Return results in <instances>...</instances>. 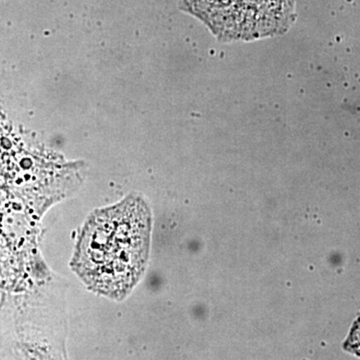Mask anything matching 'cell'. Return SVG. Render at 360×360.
<instances>
[{
    "instance_id": "obj_2",
    "label": "cell",
    "mask_w": 360,
    "mask_h": 360,
    "mask_svg": "<svg viewBox=\"0 0 360 360\" xmlns=\"http://www.w3.org/2000/svg\"><path fill=\"white\" fill-rule=\"evenodd\" d=\"M224 42L250 41L288 32L295 20L296 0H182Z\"/></svg>"
},
{
    "instance_id": "obj_4",
    "label": "cell",
    "mask_w": 360,
    "mask_h": 360,
    "mask_svg": "<svg viewBox=\"0 0 360 360\" xmlns=\"http://www.w3.org/2000/svg\"><path fill=\"white\" fill-rule=\"evenodd\" d=\"M347 349L360 356V317L347 341Z\"/></svg>"
},
{
    "instance_id": "obj_3",
    "label": "cell",
    "mask_w": 360,
    "mask_h": 360,
    "mask_svg": "<svg viewBox=\"0 0 360 360\" xmlns=\"http://www.w3.org/2000/svg\"><path fill=\"white\" fill-rule=\"evenodd\" d=\"M30 274V266L23 262L6 240L0 236V288L18 290L23 288Z\"/></svg>"
},
{
    "instance_id": "obj_1",
    "label": "cell",
    "mask_w": 360,
    "mask_h": 360,
    "mask_svg": "<svg viewBox=\"0 0 360 360\" xmlns=\"http://www.w3.org/2000/svg\"><path fill=\"white\" fill-rule=\"evenodd\" d=\"M151 212L137 195L89 215L70 267L89 290L122 302L141 281L150 250Z\"/></svg>"
}]
</instances>
